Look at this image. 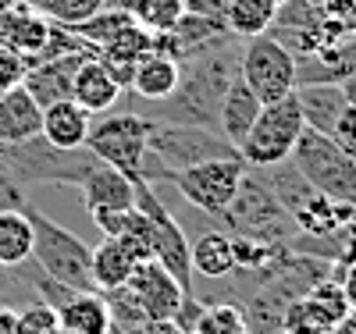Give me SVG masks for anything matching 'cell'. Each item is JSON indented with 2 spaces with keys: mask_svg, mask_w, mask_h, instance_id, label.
<instances>
[{
  "mask_svg": "<svg viewBox=\"0 0 356 334\" xmlns=\"http://www.w3.org/2000/svg\"><path fill=\"white\" fill-rule=\"evenodd\" d=\"M29 4H36V0H29Z\"/></svg>",
  "mask_w": 356,
  "mask_h": 334,
  "instance_id": "obj_47",
  "label": "cell"
},
{
  "mask_svg": "<svg viewBox=\"0 0 356 334\" xmlns=\"http://www.w3.org/2000/svg\"><path fill=\"white\" fill-rule=\"evenodd\" d=\"M57 324L61 334H107L111 313L100 292H75L68 302L57 306Z\"/></svg>",
  "mask_w": 356,
  "mask_h": 334,
  "instance_id": "obj_19",
  "label": "cell"
},
{
  "mask_svg": "<svg viewBox=\"0 0 356 334\" xmlns=\"http://www.w3.org/2000/svg\"><path fill=\"white\" fill-rule=\"evenodd\" d=\"M275 4H285V0H275Z\"/></svg>",
  "mask_w": 356,
  "mask_h": 334,
  "instance_id": "obj_45",
  "label": "cell"
},
{
  "mask_svg": "<svg viewBox=\"0 0 356 334\" xmlns=\"http://www.w3.org/2000/svg\"><path fill=\"white\" fill-rule=\"evenodd\" d=\"M43 125V107L33 100L25 85L0 93V142H25L36 139Z\"/></svg>",
  "mask_w": 356,
  "mask_h": 334,
  "instance_id": "obj_17",
  "label": "cell"
},
{
  "mask_svg": "<svg viewBox=\"0 0 356 334\" xmlns=\"http://www.w3.org/2000/svg\"><path fill=\"white\" fill-rule=\"evenodd\" d=\"M332 142H335L339 149H346L349 157H356V107L346 103V110L339 114L335 128H332Z\"/></svg>",
  "mask_w": 356,
  "mask_h": 334,
  "instance_id": "obj_33",
  "label": "cell"
},
{
  "mask_svg": "<svg viewBox=\"0 0 356 334\" xmlns=\"http://www.w3.org/2000/svg\"><path fill=\"white\" fill-rule=\"evenodd\" d=\"M129 334H182L171 320H143L136 331H129Z\"/></svg>",
  "mask_w": 356,
  "mask_h": 334,
  "instance_id": "obj_39",
  "label": "cell"
},
{
  "mask_svg": "<svg viewBox=\"0 0 356 334\" xmlns=\"http://www.w3.org/2000/svg\"><path fill=\"white\" fill-rule=\"evenodd\" d=\"M203 306L207 302L203 299H196L193 292H186V299H182V306L175 310V317H171V324L178 327V331H196V320H200V313H203Z\"/></svg>",
  "mask_w": 356,
  "mask_h": 334,
  "instance_id": "obj_35",
  "label": "cell"
},
{
  "mask_svg": "<svg viewBox=\"0 0 356 334\" xmlns=\"http://www.w3.org/2000/svg\"><path fill=\"white\" fill-rule=\"evenodd\" d=\"M50 28H54V22L47 15H40L36 4H29V0H22L15 8H0V47L25 57V65L47 47Z\"/></svg>",
  "mask_w": 356,
  "mask_h": 334,
  "instance_id": "obj_11",
  "label": "cell"
},
{
  "mask_svg": "<svg viewBox=\"0 0 356 334\" xmlns=\"http://www.w3.org/2000/svg\"><path fill=\"white\" fill-rule=\"evenodd\" d=\"M89 53H68V57H54V60H40V65H29L22 85L33 93V100L40 107H50L57 100H72V82L75 72Z\"/></svg>",
  "mask_w": 356,
  "mask_h": 334,
  "instance_id": "obj_12",
  "label": "cell"
},
{
  "mask_svg": "<svg viewBox=\"0 0 356 334\" xmlns=\"http://www.w3.org/2000/svg\"><path fill=\"white\" fill-rule=\"evenodd\" d=\"M89 125H93V114L89 110H82L75 100H57V103L43 107L40 135L54 149H79L89 139Z\"/></svg>",
  "mask_w": 356,
  "mask_h": 334,
  "instance_id": "obj_16",
  "label": "cell"
},
{
  "mask_svg": "<svg viewBox=\"0 0 356 334\" xmlns=\"http://www.w3.org/2000/svg\"><path fill=\"white\" fill-rule=\"evenodd\" d=\"M25 278L18 274V270H8L4 263H0V306H15V299L25 292ZM33 292V288H29Z\"/></svg>",
  "mask_w": 356,
  "mask_h": 334,
  "instance_id": "obj_36",
  "label": "cell"
},
{
  "mask_svg": "<svg viewBox=\"0 0 356 334\" xmlns=\"http://www.w3.org/2000/svg\"><path fill=\"white\" fill-rule=\"evenodd\" d=\"M303 128H307L303 110H300V100H296V89H292L289 97L264 103L260 117L253 121L250 135L239 146V157L246 160V167H275L292 157V146Z\"/></svg>",
  "mask_w": 356,
  "mask_h": 334,
  "instance_id": "obj_6",
  "label": "cell"
},
{
  "mask_svg": "<svg viewBox=\"0 0 356 334\" xmlns=\"http://www.w3.org/2000/svg\"><path fill=\"white\" fill-rule=\"evenodd\" d=\"M15 4H22V0H0V8H15Z\"/></svg>",
  "mask_w": 356,
  "mask_h": 334,
  "instance_id": "obj_42",
  "label": "cell"
},
{
  "mask_svg": "<svg viewBox=\"0 0 356 334\" xmlns=\"http://www.w3.org/2000/svg\"><path fill=\"white\" fill-rule=\"evenodd\" d=\"M339 89H342L346 103H349V107H356V75H346V78L339 82Z\"/></svg>",
  "mask_w": 356,
  "mask_h": 334,
  "instance_id": "obj_41",
  "label": "cell"
},
{
  "mask_svg": "<svg viewBox=\"0 0 356 334\" xmlns=\"http://www.w3.org/2000/svg\"><path fill=\"white\" fill-rule=\"evenodd\" d=\"M243 40H228L207 53L182 60V75L168 100L157 103V114H146L154 121H178V125H203L218 132V110L228 93L232 78L239 75V47Z\"/></svg>",
  "mask_w": 356,
  "mask_h": 334,
  "instance_id": "obj_1",
  "label": "cell"
},
{
  "mask_svg": "<svg viewBox=\"0 0 356 334\" xmlns=\"http://www.w3.org/2000/svg\"><path fill=\"white\" fill-rule=\"evenodd\" d=\"M107 334H125V331H122V327H114V324H111V331H107Z\"/></svg>",
  "mask_w": 356,
  "mask_h": 334,
  "instance_id": "obj_43",
  "label": "cell"
},
{
  "mask_svg": "<svg viewBox=\"0 0 356 334\" xmlns=\"http://www.w3.org/2000/svg\"><path fill=\"white\" fill-rule=\"evenodd\" d=\"M275 11H278L275 0H228L221 18L235 40H253L275 25Z\"/></svg>",
  "mask_w": 356,
  "mask_h": 334,
  "instance_id": "obj_24",
  "label": "cell"
},
{
  "mask_svg": "<svg viewBox=\"0 0 356 334\" xmlns=\"http://www.w3.org/2000/svg\"><path fill=\"white\" fill-rule=\"evenodd\" d=\"M0 334H22V327H18V310H15V306H0Z\"/></svg>",
  "mask_w": 356,
  "mask_h": 334,
  "instance_id": "obj_40",
  "label": "cell"
},
{
  "mask_svg": "<svg viewBox=\"0 0 356 334\" xmlns=\"http://www.w3.org/2000/svg\"><path fill=\"white\" fill-rule=\"evenodd\" d=\"M178 75H182V60H175L171 53L164 50H150L136 60V72H132V85L129 93L136 100H150V103H161L175 93L178 85Z\"/></svg>",
  "mask_w": 356,
  "mask_h": 334,
  "instance_id": "obj_13",
  "label": "cell"
},
{
  "mask_svg": "<svg viewBox=\"0 0 356 334\" xmlns=\"http://www.w3.org/2000/svg\"><path fill=\"white\" fill-rule=\"evenodd\" d=\"M246 174V160L243 157H218V160H203L196 167L178 171L171 181L182 192V199L189 206H196L200 214L221 217L225 206L239 192V181Z\"/></svg>",
  "mask_w": 356,
  "mask_h": 334,
  "instance_id": "obj_9",
  "label": "cell"
},
{
  "mask_svg": "<svg viewBox=\"0 0 356 334\" xmlns=\"http://www.w3.org/2000/svg\"><path fill=\"white\" fill-rule=\"evenodd\" d=\"M332 278L342 285V292H346V302H349V310H356V260H353V263H346L342 270H339V267H332Z\"/></svg>",
  "mask_w": 356,
  "mask_h": 334,
  "instance_id": "obj_37",
  "label": "cell"
},
{
  "mask_svg": "<svg viewBox=\"0 0 356 334\" xmlns=\"http://www.w3.org/2000/svg\"><path fill=\"white\" fill-rule=\"evenodd\" d=\"M146 146H150L154 160L164 167V178H175L178 171L196 167L203 160L239 157V149H235L221 132L203 128V125H178V121H154Z\"/></svg>",
  "mask_w": 356,
  "mask_h": 334,
  "instance_id": "obj_5",
  "label": "cell"
},
{
  "mask_svg": "<svg viewBox=\"0 0 356 334\" xmlns=\"http://www.w3.org/2000/svg\"><path fill=\"white\" fill-rule=\"evenodd\" d=\"M100 295H104V302H107L111 324H114V327H122L125 334L136 331L143 320H150V317L143 313V306L136 302V295L129 292V285H122V288H107V292H100Z\"/></svg>",
  "mask_w": 356,
  "mask_h": 334,
  "instance_id": "obj_28",
  "label": "cell"
},
{
  "mask_svg": "<svg viewBox=\"0 0 356 334\" xmlns=\"http://www.w3.org/2000/svg\"><path fill=\"white\" fill-rule=\"evenodd\" d=\"M25 57H18L15 50H8V47H0V93H8V89H15V85H22V78H25Z\"/></svg>",
  "mask_w": 356,
  "mask_h": 334,
  "instance_id": "obj_32",
  "label": "cell"
},
{
  "mask_svg": "<svg viewBox=\"0 0 356 334\" xmlns=\"http://www.w3.org/2000/svg\"><path fill=\"white\" fill-rule=\"evenodd\" d=\"M239 75L260 97V103H275L296 89V57L271 36H253L239 47Z\"/></svg>",
  "mask_w": 356,
  "mask_h": 334,
  "instance_id": "obj_8",
  "label": "cell"
},
{
  "mask_svg": "<svg viewBox=\"0 0 356 334\" xmlns=\"http://www.w3.org/2000/svg\"><path fill=\"white\" fill-rule=\"evenodd\" d=\"M22 210L29 214V224H33V263L43 274H50L54 281H61L75 292H97L93 274H89V256H93V249L79 235H72L68 228H61L47 214H40L33 203H25Z\"/></svg>",
  "mask_w": 356,
  "mask_h": 334,
  "instance_id": "obj_3",
  "label": "cell"
},
{
  "mask_svg": "<svg viewBox=\"0 0 356 334\" xmlns=\"http://www.w3.org/2000/svg\"><path fill=\"white\" fill-rule=\"evenodd\" d=\"M122 93H125V89L111 78V72L100 65V57H86L82 65H79L75 82H72V100L82 110L100 117V114H107L118 103V97H122Z\"/></svg>",
  "mask_w": 356,
  "mask_h": 334,
  "instance_id": "obj_15",
  "label": "cell"
},
{
  "mask_svg": "<svg viewBox=\"0 0 356 334\" xmlns=\"http://www.w3.org/2000/svg\"><path fill=\"white\" fill-rule=\"evenodd\" d=\"M321 18H324V28H328L335 40L356 36V0H324Z\"/></svg>",
  "mask_w": 356,
  "mask_h": 334,
  "instance_id": "obj_30",
  "label": "cell"
},
{
  "mask_svg": "<svg viewBox=\"0 0 356 334\" xmlns=\"http://www.w3.org/2000/svg\"><path fill=\"white\" fill-rule=\"evenodd\" d=\"M296 100H300L303 110V125L321 132V135H332L339 114L346 110V97L342 89L324 82V85H296Z\"/></svg>",
  "mask_w": 356,
  "mask_h": 334,
  "instance_id": "obj_21",
  "label": "cell"
},
{
  "mask_svg": "<svg viewBox=\"0 0 356 334\" xmlns=\"http://www.w3.org/2000/svg\"><path fill=\"white\" fill-rule=\"evenodd\" d=\"M125 285H129V292L136 295V302L143 306V313L150 320H171L175 310L182 306V299H186V288L178 285L175 274L157 260L136 263V270L129 274Z\"/></svg>",
  "mask_w": 356,
  "mask_h": 334,
  "instance_id": "obj_10",
  "label": "cell"
},
{
  "mask_svg": "<svg viewBox=\"0 0 356 334\" xmlns=\"http://www.w3.org/2000/svg\"><path fill=\"white\" fill-rule=\"evenodd\" d=\"M33 260V224L25 210H0V263L18 270Z\"/></svg>",
  "mask_w": 356,
  "mask_h": 334,
  "instance_id": "obj_23",
  "label": "cell"
},
{
  "mask_svg": "<svg viewBox=\"0 0 356 334\" xmlns=\"http://www.w3.org/2000/svg\"><path fill=\"white\" fill-rule=\"evenodd\" d=\"M196 334H250L243 306H235V302H207L196 320Z\"/></svg>",
  "mask_w": 356,
  "mask_h": 334,
  "instance_id": "obj_27",
  "label": "cell"
},
{
  "mask_svg": "<svg viewBox=\"0 0 356 334\" xmlns=\"http://www.w3.org/2000/svg\"><path fill=\"white\" fill-rule=\"evenodd\" d=\"M182 8L189 15H207V18H221L225 8H228V0H182Z\"/></svg>",
  "mask_w": 356,
  "mask_h": 334,
  "instance_id": "obj_38",
  "label": "cell"
},
{
  "mask_svg": "<svg viewBox=\"0 0 356 334\" xmlns=\"http://www.w3.org/2000/svg\"><path fill=\"white\" fill-rule=\"evenodd\" d=\"M189 260H193V274L203 278H228L235 270V256H232V235L221 228H211L196 235V242H189Z\"/></svg>",
  "mask_w": 356,
  "mask_h": 334,
  "instance_id": "obj_22",
  "label": "cell"
},
{
  "mask_svg": "<svg viewBox=\"0 0 356 334\" xmlns=\"http://www.w3.org/2000/svg\"><path fill=\"white\" fill-rule=\"evenodd\" d=\"M292 167L300 171L317 192H324L335 203L356 206V157L332 142V135H321L314 128H303L292 146Z\"/></svg>",
  "mask_w": 356,
  "mask_h": 334,
  "instance_id": "obj_4",
  "label": "cell"
},
{
  "mask_svg": "<svg viewBox=\"0 0 356 334\" xmlns=\"http://www.w3.org/2000/svg\"><path fill=\"white\" fill-rule=\"evenodd\" d=\"M100 8L104 0H36V11L57 25H79L86 18H93Z\"/></svg>",
  "mask_w": 356,
  "mask_h": 334,
  "instance_id": "obj_29",
  "label": "cell"
},
{
  "mask_svg": "<svg viewBox=\"0 0 356 334\" xmlns=\"http://www.w3.org/2000/svg\"><path fill=\"white\" fill-rule=\"evenodd\" d=\"M18 327H22V334H61L57 310L40 299H33L25 310H18Z\"/></svg>",
  "mask_w": 356,
  "mask_h": 334,
  "instance_id": "obj_31",
  "label": "cell"
},
{
  "mask_svg": "<svg viewBox=\"0 0 356 334\" xmlns=\"http://www.w3.org/2000/svg\"><path fill=\"white\" fill-rule=\"evenodd\" d=\"M154 33H146L143 25H136V22H129L125 28H118V33L100 47V57H111V60H136L143 57V53H150L154 50Z\"/></svg>",
  "mask_w": 356,
  "mask_h": 334,
  "instance_id": "obj_26",
  "label": "cell"
},
{
  "mask_svg": "<svg viewBox=\"0 0 356 334\" xmlns=\"http://www.w3.org/2000/svg\"><path fill=\"white\" fill-rule=\"evenodd\" d=\"M225 224L228 235H243L253 242H267V246H289L300 235L296 224L289 221L282 199L275 196V189L267 185V178L257 167H246L239 192L225 206V214L218 217Z\"/></svg>",
  "mask_w": 356,
  "mask_h": 334,
  "instance_id": "obj_2",
  "label": "cell"
},
{
  "mask_svg": "<svg viewBox=\"0 0 356 334\" xmlns=\"http://www.w3.org/2000/svg\"><path fill=\"white\" fill-rule=\"evenodd\" d=\"M150 125L154 121L146 114H100L93 117V125H89V139L86 146L93 149V153L114 167L122 171L125 178H143V160H146V139H150Z\"/></svg>",
  "mask_w": 356,
  "mask_h": 334,
  "instance_id": "obj_7",
  "label": "cell"
},
{
  "mask_svg": "<svg viewBox=\"0 0 356 334\" xmlns=\"http://www.w3.org/2000/svg\"><path fill=\"white\" fill-rule=\"evenodd\" d=\"M129 214H132V206L129 210H114V206H93L89 210V217H93V224L104 235H122L125 224H129Z\"/></svg>",
  "mask_w": 356,
  "mask_h": 334,
  "instance_id": "obj_34",
  "label": "cell"
},
{
  "mask_svg": "<svg viewBox=\"0 0 356 334\" xmlns=\"http://www.w3.org/2000/svg\"><path fill=\"white\" fill-rule=\"evenodd\" d=\"M310 4H324V0H310Z\"/></svg>",
  "mask_w": 356,
  "mask_h": 334,
  "instance_id": "obj_44",
  "label": "cell"
},
{
  "mask_svg": "<svg viewBox=\"0 0 356 334\" xmlns=\"http://www.w3.org/2000/svg\"><path fill=\"white\" fill-rule=\"evenodd\" d=\"M129 15L146 33L161 36V33H171L175 22L186 15V8L182 0H129Z\"/></svg>",
  "mask_w": 356,
  "mask_h": 334,
  "instance_id": "obj_25",
  "label": "cell"
},
{
  "mask_svg": "<svg viewBox=\"0 0 356 334\" xmlns=\"http://www.w3.org/2000/svg\"><path fill=\"white\" fill-rule=\"evenodd\" d=\"M186 334H196V331H186Z\"/></svg>",
  "mask_w": 356,
  "mask_h": 334,
  "instance_id": "obj_46",
  "label": "cell"
},
{
  "mask_svg": "<svg viewBox=\"0 0 356 334\" xmlns=\"http://www.w3.org/2000/svg\"><path fill=\"white\" fill-rule=\"evenodd\" d=\"M136 256L129 253V246L118 235H104V242L89 256V274H93V288L107 292V288H122L129 281V274L136 270Z\"/></svg>",
  "mask_w": 356,
  "mask_h": 334,
  "instance_id": "obj_20",
  "label": "cell"
},
{
  "mask_svg": "<svg viewBox=\"0 0 356 334\" xmlns=\"http://www.w3.org/2000/svg\"><path fill=\"white\" fill-rule=\"evenodd\" d=\"M260 110H264L260 97L243 82V75H235L232 85H228V93H225V100H221V110H218V132H221L235 149H239L243 139H246L250 128H253V121L260 117Z\"/></svg>",
  "mask_w": 356,
  "mask_h": 334,
  "instance_id": "obj_14",
  "label": "cell"
},
{
  "mask_svg": "<svg viewBox=\"0 0 356 334\" xmlns=\"http://www.w3.org/2000/svg\"><path fill=\"white\" fill-rule=\"evenodd\" d=\"M86 206L93 210V206H114V210H129L136 206V181L125 178L122 171H114L107 167L104 160L86 174V181L79 185Z\"/></svg>",
  "mask_w": 356,
  "mask_h": 334,
  "instance_id": "obj_18",
  "label": "cell"
}]
</instances>
